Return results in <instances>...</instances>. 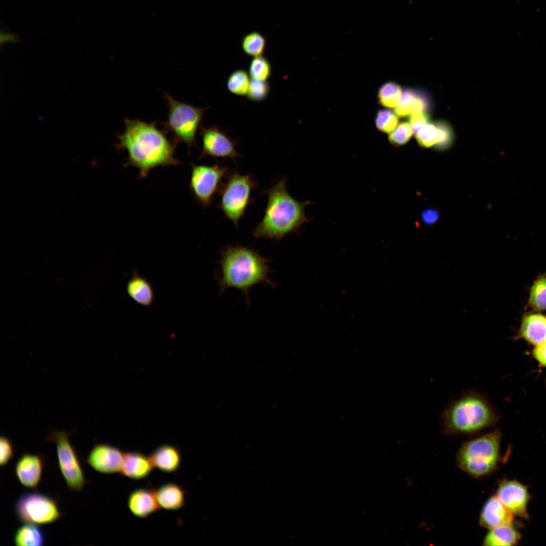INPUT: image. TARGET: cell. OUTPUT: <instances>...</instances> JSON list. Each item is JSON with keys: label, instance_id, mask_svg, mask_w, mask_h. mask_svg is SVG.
I'll return each mask as SVG.
<instances>
[{"label": "cell", "instance_id": "9c48e42d", "mask_svg": "<svg viewBox=\"0 0 546 546\" xmlns=\"http://www.w3.org/2000/svg\"><path fill=\"white\" fill-rule=\"evenodd\" d=\"M17 519L23 523L36 525L51 524L64 514L57 499L37 491H27L20 495L15 506Z\"/></svg>", "mask_w": 546, "mask_h": 546}, {"label": "cell", "instance_id": "f1b7e54d", "mask_svg": "<svg viewBox=\"0 0 546 546\" xmlns=\"http://www.w3.org/2000/svg\"><path fill=\"white\" fill-rule=\"evenodd\" d=\"M272 67L270 61L263 55L253 57L248 67L252 79L267 81L271 76Z\"/></svg>", "mask_w": 546, "mask_h": 546}, {"label": "cell", "instance_id": "7c38bea8", "mask_svg": "<svg viewBox=\"0 0 546 546\" xmlns=\"http://www.w3.org/2000/svg\"><path fill=\"white\" fill-rule=\"evenodd\" d=\"M123 453L115 446L105 443H96L89 452L85 462L101 473H120Z\"/></svg>", "mask_w": 546, "mask_h": 546}, {"label": "cell", "instance_id": "ac0fdd59", "mask_svg": "<svg viewBox=\"0 0 546 546\" xmlns=\"http://www.w3.org/2000/svg\"><path fill=\"white\" fill-rule=\"evenodd\" d=\"M518 337L535 346L546 342V316L539 313L525 315L522 320Z\"/></svg>", "mask_w": 546, "mask_h": 546}, {"label": "cell", "instance_id": "ba28073f", "mask_svg": "<svg viewBox=\"0 0 546 546\" xmlns=\"http://www.w3.org/2000/svg\"><path fill=\"white\" fill-rule=\"evenodd\" d=\"M73 432L51 430L46 440L56 444L58 466L69 489L80 491L88 480L85 478L79 458L69 439Z\"/></svg>", "mask_w": 546, "mask_h": 546}, {"label": "cell", "instance_id": "44dd1931", "mask_svg": "<svg viewBox=\"0 0 546 546\" xmlns=\"http://www.w3.org/2000/svg\"><path fill=\"white\" fill-rule=\"evenodd\" d=\"M429 107V101L425 95L412 89L403 91L398 105L395 108V114L404 117L413 114L425 112Z\"/></svg>", "mask_w": 546, "mask_h": 546}, {"label": "cell", "instance_id": "d4e9b609", "mask_svg": "<svg viewBox=\"0 0 546 546\" xmlns=\"http://www.w3.org/2000/svg\"><path fill=\"white\" fill-rule=\"evenodd\" d=\"M266 46L264 36L258 31H253L245 35L242 39L241 47L243 52L250 57L263 55Z\"/></svg>", "mask_w": 546, "mask_h": 546}, {"label": "cell", "instance_id": "836d02e7", "mask_svg": "<svg viewBox=\"0 0 546 546\" xmlns=\"http://www.w3.org/2000/svg\"><path fill=\"white\" fill-rule=\"evenodd\" d=\"M439 131V141L436 145V147L440 150H443L447 148L451 143L453 138L452 130L449 125L444 121H438L436 122Z\"/></svg>", "mask_w": 546, "mask_h": 546}, {"label": "cell", "instance_id": "7a4b0ae2", "mask_svg": "<svg viewBox=\"0 0 546 546\" xmlns=\"http://www.w3.org/2000/svg\"><path fill=\"white\" fill-rule=\"evenodd\" d=\"M261 194L267 195L264 216L253 233L256 239L280 240L286 235L298 231L310 219L304 208L312 203L299 202L289 193L285 179L282 178Z\"/></svg>", "mask_w": 546, "mask_h": 546}, {"label": "cell", "instance_id": "d6986e66", "mask_svg": "<svg viewBox=\"0 0 546 546\" xmlns=\"http://www.w3.org/2000/svg\"><path fill=\"white\" fill-rule=\"evenodd\" d=\"M126 292L135 302L144 306H150L155 298L152 284L136 270L127 283Z\"/></svg>", "mask_w": 546, "mask_h": 546}, {"label": "cell", "instance_id": "8fae6325", "mask_svg": "<svg viewBox=\"0 0 546 546\" xmlns=\"http://www.w3.org/2000/svg\"><path fill=\"white\" fill-rule=\"evenodd\" d=\"M202 151L200 157L208 156L214 158H230L236 161L242 156L236 150L235 140L228 136L217 126L207 128L201 127Z\"/></svg>", "mask_w": 546, "mask_h": 546}, {"label": "cell", "instance_id": "3957f363", "mask_svg": "<svg viewBox=\"0 0 546 546\" xmlns=\"http://www.w3.org/2000/svg\"><path fill=\"white\" fill-rule=\"evenodd\" d=\"M268 262L266 258L250 247L227 246L221 251L220 268L216 275L220 292L236 288L249 301L248 293L254 285L265 283L275 286L268 276L270 269Z\"/></svg>", "mask_w": 546, "mask_h": 546}, {"label": "cell", "instance_id": "5bb4252c", "mask_svg": "<svg viewBox=\"0 0 546 546\" xmlns=\"http://www.w3.org/2000/svg\"><path fill=\"white\" fill-rule=\"evenodd\" d=\"M44 462V457L40 454L23 453L15 466V473L20 483L28 488H37L41 479Z\"/></svg>", "mask_w": 546, "mask_h": 546}, {"label": "cell", "instance_id": "d590c367", "mask_svg": "<svg viewBox=\"0 0 546 546\" xmlns=\"http://www.w3.org/2000/svg\"><path fill=\"white\" fill-rule=\"evenodd\" d=\"M428 115L425 112H418L410 115V124L415 134L428 123Z\"/></svg>", "mask_w": 546, "mask_h": 546}, {"label": "cell", "instance_id": "e0dca14e", "mask_svg": "<svg viewBox=\"0 0 546 546\" xmlns=\"http://www.w3.org/2000/svg\"><path fill=\"white\" fill-rule=\"evenodd\" d=\"M153 467L149 456L138 451H127L123 453L120 473L129 478L139 480L147 477Z\"/></svg>", "mask_w": 546, "mask_h": 546}, {"label": "cell", "instance_id": "484cf974", "mask_svg": "<svg viewBox=\"0 0 546 546\" xmlns=\"http://www.w3.org/2000/svg\"><path fill=\"white\" fill-rule=\"evenodd\" d=\"M530 307L537 311L546 309V276L541 275L531 287L528 300Z\"/></svg>", "mask_w": 546, "mask_h": 546}, {"label": "cell", "instance_id": "cb8c5ba5", "mask_svg": "<svg viewBox=\"0 0 546 546\" xmlns=\"http://www.w3.org/2000/svg\"><path fill=\"white\" fill-rule=\"evenodd\" d=\"M14 542L18 546H42L45 543V536L36 524L25 523L16 530Z\"/></svg>", "mask_w": 546, "mask_h": 546}, {"label": "cell", "instance_id": "83f0119b", "mask_svg": "<svg viewBox=\"0 0 546 546\" xmlns=\"http://www.w3.org/2000/svg\"><path fill=\"white\" fill-rule=\"evenodd\" d=\"M249 73L243 69H238L229 75L226 83L227 88L237 96L246 95L250 80Z\"/></svg>", "mask_w": 546, "mask_h": 546}, {"label": "cell", "instance_id": "1f68e13d", "mask_svg": "<svg viewBox=\"0 0 546 546\" xmlns=\"http://www.w3.org/2000/svg\"><path fill=\"white\" fill-rule=\"evenodd\" d=\"M270 92V86L267 81L251 79L246 94L247 99L253 102L265 100Z\"/></svg>", "mask_w": 546, "mask_h": 546}, {"label": "cell", "instance_id": "277c9868", "mask_svg": "<svg viewBox=\"0 0 546 546\" xmlns=\"http://www.w3.org/2000/svg\"><path fill=\"white\" fill-rule=\"evenodd\" d=\"M497 413L481 392L467 390L449 402L440 415L442 429L448 435H473L492 426Z\"/></svg>", "mask_w": 546, "mask_h": 546}, {"label": "cell", "instance_id": "52a82bcc", "mask_svg": "<svg viewBox=\"0 0 546 546\" xmlns=\"http://www.w3.org/2000/svg\"><path fill=\"white\" fill-rule=\"evenodd\" d=\"M168 107V114L164 123V132L171 131L173 134V142H184L189 147L194 146L196 135L205 110L179 102L165 94Z\"/></svg>", "mask_w": 546, "mask_h": 546}, {"label": "cell", "instance_id": "ffe728a7", "mask_svg": "<svg viewBox=\"0 0 546 546\" xmlns=\"http://www.w3.org/2000/svg\"><path fill=\"white\" fill-rule=\"evenodd\" d=\"M149 457L154 467L164 472H174L180 465V450L173 445H161L156 448Z\"/></svg>", "mask_w": 546, "mask_h": 546}, {"label": "cell", "instance_id": "8992f818", "mask_svg": "<svg viewBox=\"0 0 546 546\" xmlns=\"http://www.w3.org/2000/svg\"><path fill=\"white\" fill-rule=\"evenodd\" d=\"M257 187V183L253 176L237 171L229 173L226 183L221 187L218 207L237 228L247 208L254 201L251 193Z\"/></svg>", "mask_w": 546, "mask_h": 546}, {"label": "cell", "instance_id": "f35d334b", "mask_svg": "<svg viewBox=\"0 0 546 546\" xmlns=\"http://www.w3.org/2000/svg\"><path fill=\"white\" fill-rule=\"evenodd\" d=\"M0 36L1 45L6 42L17 43L19 41L18 36L16 34L10 32L2 31L1 32Z\"/></svg>", "mask_w": 546, "mask_h": 546}, {"label": "cell", "instance_id": "8d00e7d4", "mask_svg": "<svg viewBox=\"0 0 546 546\" xmlns=\"http://www.w3.org/2000/svg\"><path fill=\"white\" fill-rule=\"evenodd\" d=\"M532 354L540 365L546 368V342L536 346L533 350Z\"/></svg>", "mask_w": 546, "mask_h": 546}, {"label": "cell", "instance_id": "30bf717a", "mask_svg": "<svg viewBox=\"0 0 546 546\" xmlns=\"http://www.w3.org/2000/svg\"><path fill=\"white\" fill-rule=\"evenodd\" d=\"M229 173L228 167L218 164L193 165L190 188L198 202L203 206H210L219 192L222 179Z\"/></svg>", "mask_w": 546, "mask_h": 546}, {"label": "cell", "instance_id": "7402d4cb", "mask_svg": "<svg viewBox=\"0 0 546 546\" xmlns=\"http://www.w3.org/2000/svg\"><path fill=\"white\" fill-rule=\"evenodd\" d=\"M160 507L168 510H177L185 503V490L178 484L169 482L155 490Z\"/></svg>", "mask_w": 546, "mask_h": 546}, {"label": "cell", "instance_id": "d6a6232c", "mask_svg": "<svg viewBox=\"0 0 546 546\" xmlns=\"http://www.w3.org/2000/svg\"><path fill=\"white\" fill-rule=\"evenodd\" d=\"M410 123L401 122L389 134V142L394 146H402L408 142L413 134Z\"/></svg>", "mask_w": 546, "mask_h": 546}, {"label": "cell", "instance_id": "e575fe53", "mask_svg": "<svg viewBox=\"0 0 546 546\" xmlns=\"http://www.w3.org/2000/svg\"><path fill=\"white\" fill-rule=\"evenodd\" d=\"M14 451L11 441L5 436H1L0 438V465L2 467L7 465L12 459Z\"/></svg>", "mask_w": 546, "mask_h": 546}, {"label": "cell", "instance_id": "4316f807", "mask_svg": "<svg viewBox=\"0 0 546 546\" xmlns=\"http://www.w3.org/2000/svg\"><path fill=\"white\" fill-rule=\"evenodd\" d=\"M402 95L401 87L393 82H388L381 86L378 98L380 104L387 108H395Z\"/></svg>", "mask_w": 546, "mask_h": 546}, {"label": "cell", "instance_id": "f546056e", "mask_svg": "<svg viewBox=\"0 0 546 546\" xmlns=\"http://www.w3.org/2000/svg\"><path fill=\"white\" fill-rule=\"evenodd\" d=\"M439 134L437 123H427L418 131L416 138L421 146L428 148L438 143Z\"/></svg>", "mask_w": 546, "mask_h": 546}, {"label": "cell", "instance_id": "4fadbf2b", "mask_svg": "<svg viewBox=\"0 0 546 546\" xmlns=\"http://www.w3.org/2000/svg\"><path fill=\"white\" fill-rule=\"evenodd\" d=\"M496 496L513 515L528 518L527 506L529 496L523 485L516 481H503L498 487Z\"/></svg>", "mask_w": 546, "mask_h": 546}, {"label": "cell", "instance_id": "9a60e30c", "mask_svg": "<svg viewBox=\"0 0 546 546\" xmlns=\"http://www.w3.org/2000/svg\"><path fill=\"white\" fill-rule=\"evenodd\" d=\"M513 521V514L496 495L491 496L486 501L479 518L480 525L489 530L503 525L512 524Z\"/></svg>", "mask_w": 546, "mask_h": 546}, {"label": "cell", "instance_id": "74e56055", "mask_svg": "<svg viewBox=\"0 0 546 546\" xmlns=\"http://www.w3.org/2000/svg\"><path fill=\"white\" fill-rule=\"evenodd\" d=\"M422 217L424 222L427 224H432L436 222L439 218L438 211L434 208H429L424 210Z\"/></svg>", "mask_w": 546, "mask_h": 546}, {"label": "cell", "instance_id": "5b68a950", "mask_svg": "<svg viewBox=\"0 0 546 546\" xmlns=\"http://www.w3.org/2000/svg\"><path fill=\"white\" fill-rule=\"evenodd\" d=\"M501 437L500 430L496 429L465 442L457 454L458 466L475 477L492 472L498 462Z\"/></svg>", "mask_w": 546, "mask_h": 546}, {"label": "cell", "instance_id": "4dcf8cb0", "mask_svg": "<svg viewBox=\"0 0 546 546\" xmlns=\"http://www.w3.org/2000/svg\"><path fill=\"white\" fill-rule=\"evenodd\" d=\"M377 128L380 131L390 133L396 127L398 119L396 114L389 110H380L375 119Z\"/></svg>", "mask_w": 546, "mask_h": 546}, {"label": "cell", "instance_id": "2e32d148", "mask_svg": "<svg viewBox=\"0 0 546 546\" xmlns=\"http://www.w3.org/2000/svg\"><path fill=\"white\" fill-rule=\"evenodd\" d=\"M127 506L131 513L139 518H147L160 508L155 490L146 488L133 490L128 496Z\"/></svg>", "mask_w": 546, "mask_h": 546}, {"label": "cell", "instance_id": "6da1fadb", "mask_svg": "<svg viewBox=\"0 0 546 546\" xmlns=\"http://www.w3.org/2000/svg\"><path fill=\"white\" fill-rule=\"evenodd\" d=\"M176 145L157 127L156 122L126 119L124 130L119 135L116 146L118 150L127 153L125 165L138 168L140 176L144 177L157 167L179 163L174 157Z\"/></svg>", "mask_w": 546, "mask_h": 546}, {"label": "cell", "instance_id": "603a6c76", "mask_svg": "<svg viewBox=\"0 0 546 546\" xmlns=\"http://www.w3.org/2000/svg\"><path fill=\"white\" fill-rule=\"evenodd\" d=\"M520 533L513 527L512 524L503 525L490 529L486 535L483 544L485 545H513L520 539Z\"/></svg>", "mask_w": 546, "mask_h": 546}]
</instances>
